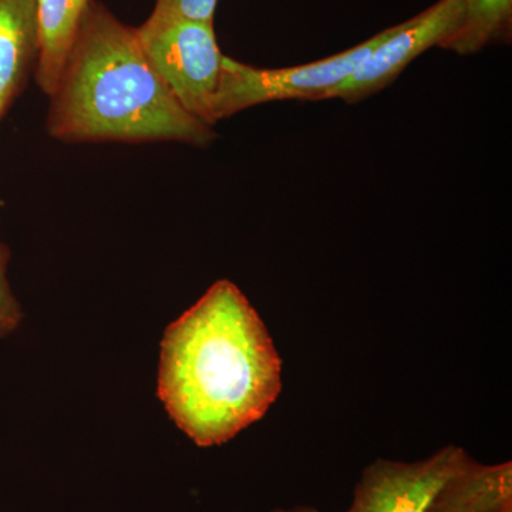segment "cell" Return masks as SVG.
Returning <instances> with one entry per match:
<instances>
[{
  "mask_svg": "<svg viewBox=\"0 0 512 512\" xmlns=\"http://www.w3.org/2000/svg\"><path fill=\"white\" fill-rule=\"evenodd\" d=\"M281 392V356L234 282H215L165 330L158 397L198 447L234 439L261 420Z\"/></svg>",
  "mask_w": 512,
  "mask_h": 512,
  "instance_id": "obj_1",
  "label": "cell"
},
{
  "mask_svg": "<svg viewBox=\"0 0 512 512\" xmlns=\"http://www.w3.org/2000/svg\"><path fill=\"white\" fill-rule=\"evenodd\" d=\"M47 128L69 141H180L207 147L211 126L175 100L136 29L92 2L55 93Z\"/></svg>",
  "mask_w": 512,
  "mask_h": 512,
  "instance_id": "obj_2",
  "label": "cell"
},
{
  "mask_svg": "<svg viewBox=\"0 0 512 512\" xmlns=\"http://www.w3.org/2000/svg\"><path fill=\"white\" fill-rule=\"evenodd\" d=\"M144 55L185 111L214 126L224 56L214 23L165 18L151 13L136 29Z\"/></svg>",
  "mask_w": 512,
  "mask_h": 512,
  "instance_id": "obj_3",
  "label": "cell"
},
{
  "mask_svg": "<svg viewBox=\"0 0 512 512\" xmlns=\"http://www.w3.org/2000/svg\"><path fill=\"white\" fill-rule=\"evenodd\" d=\"M382 30L355 47L301 66L261 69L224 56L215 121L271 101L326 100L328 94L355 72L373 49L389 35Z\"/></svg>",
  "mask_w": 512,
  "mask_h": 512,
  "instance_id": "obj_4",
  "label": "cell"
},
{
  "mask_svg": "<svg viewBox=\"0 0 512 512\" xmlns=\"http://www.w3.org/2000/svg\"><path fill=\"white\" fill-rule=\"evenodd\" d=\"M466 0H439L414 18L390 28L389 35L356 67L326 100L356 103L386 89L407 66L456 32Z\"/></svg>",
  "mask_w": 512,
  "mask_h": 512,
  "instance_id": "obj_5",
  "label": "cell"
},
{
  "mask_svg": "<svg viewBox=\"0 0 512 512\" xmlns=\"http://www.w3.org/2000/svg\"><path fill=\"white\" fill-rule=\"evenodd\" d=\"M467 454L463 447L448 444L413 463L377 458L360 474L345 512H424Z\"/></svg>",
  "mask_w": 512,
  "mask_h": 512,
  "instance_id": "obj_6",
  "label": "cell"
},
{
  "mask_svg": "<svg viewBox=\"0 0 512 512\" xmlns=\"http://www.w3.org/2000/svg\"><path fill=\"white\" fill-rule=\"evenodd\" d=\"M512 510V463L481 464L470 454L431 497L424 512Z\"/></svg>",
  "mask_w": 512,
  "mask_h": 512,
  "instance_id": "obj_7",
  "label": "cell"
},
{
  "mask_svg": "<svg viewBox=\"0 0 512 512\" xmlns=\"http://www.w3.org/2000/svg\"><path fill=\"white\" fill-rule=\"evenodd\" d=\"M36 79L49 96L55 93L92 0H35Z\"/></svg>",
  "mask_w": 512,
  "mask_h": 512,
  "instance_id": "obj_8",
  "label": "cell"
},
{
  "mask_svg": "<svg viewBox=\"0 0 512 512\" xmlns=\"http://www.w3.org/2000/svg\"><path fill=\"white\" fill-rule=\"evenodd\" d=\"M37 52L35 0H0V117Z\"/></svg>",
  "mask_w": 512,
  "mask_h": 512,
  "instance_id": "obj_9",
  "label": "cell"
},
{
  "mask_svg": "<svg viewBox=\"0 0 512 512\" xmlns=\"http://www.w3.org/2000/svg\"><path fill=\"white\" fill-rule=\"evenodd\" d=\"M512 0H466L456 32L439 47L458 56H471L511 36Z\"/></svg>",
  "mask_w": 512,
  "mask_h": 512,
  "instance_id": "obj_10",
  "label": "cell"
},
{
  "mask_svg": "<svg viewBox=\"0 0 512 512\" xmlns=\"http://www.w3.org/2000/svg\"><path fill=\"white\" fill-rule=\"evenodd\" d=\"M8 264L9 249L0 242V338L15 332L23 319L22 308L10 289Z\"/></svg>",
  "mask_w": 512,
  "mask_h": 512,
  "instance_id": "obj_11",
  "label": "cell"
},
{
  "mask_svg": "<svg viewBox=\"0 0 512 512\" xmlns=\"http://www.w3.org/2000/svg\"><path fill=\"white\" fill-rule=\"evenodd\" d=\"M218 0H157L153 13L192 22L214 23Z\"/></svg>",
  "mask_w": 512,
  "mask_h": 512,
  "instance_id": "obj_12",
  "label": "cell"
},
{
  "mask_svg": "<svg viewBox=\"0 0 512 512\" xmlns=\"http://www.w3.org/2000/svg\"><path fill=\"white\" fill-rule=\"evenodd\" d=\"M271 512H319V510L313 507V505L299 504L291 508H276V510Z\"/></svg>",
  "mask_w": 512,
  "mask_h": 512,
  "instance_id": "obj_13",
  "label": "cell"
},
{
  "mask_svg": "<svg viewBox=\"0 0 512 512\" xmlns=\"http://www.w3.org/2000/svg\"><path fill=\"white\" fill-rule=\"evenodd\" d=\"M504 512H512V510L504 511Z\"/></svg>",
  "mask_w": 512,
  "mask_h": 512,
  "instance_id": "obj_14",
  "label": "cell"
}]
</instances>
